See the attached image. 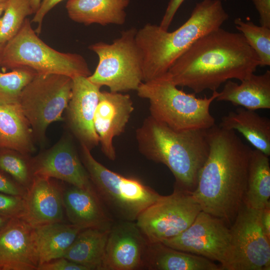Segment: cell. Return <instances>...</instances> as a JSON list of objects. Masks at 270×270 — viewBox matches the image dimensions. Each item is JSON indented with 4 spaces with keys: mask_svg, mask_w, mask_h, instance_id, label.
<instances>
[{
    "mask_svg": "<svg viewBox=\"0 0 270 270\" xmlns=\"http://www.w3.org/2000/svg\"><path fill=\"white\" fill-rule=\"evenodd\" d=\"M24 210V198L0 192V215L22 218Z\"/></svg>",
    "mask_w": 270,
    "mask_h": 270,
    "instance_id": "cell-32",
    "label": "cell"
},
{
    "mask_svg": "<svg viewBox=\"0 0 270 270\" xmlns=\"http://www.w3.org/2000/svg\"><path fill=\"white\" fill-rule=\"evenodd\" d=\"M258 66L256 54L240 32L220 28L198 39L167 72L176 86L198 94L216 91L230 79H246Z\"/></svg>",
    "mask_w": 270,
    "mask_h": 270,
    "instance_id": "cell-2",
    "label": "cell"
},
{
    "mask_svg": "<svg viewBox=\"0 0 270 270\" xmlns=\"http://www.w3.org/2000/svg\"><path fill=\"white\" fill-rule=\"evenodd\" d=\"M219 126L237 130L256 150L270 156V120L260 116L255 110L238 108L222 118Z\"/></svg>",
    "mask_w": 270,
    "mask_h": 270,
    "instance_id": "cell-24",
    "label": "cell"
},
{
    "mask_svg": "<svg viewBox=\"0 0 270 270\" xmlns=\"http://www.w3.org/2000/svg\"><path fill=\"white\" fill-rule=\"evenodd\" d=\"M11 219L8 217L0 215V230L4 228Z\"/></svg>",
    "mask_w": 270,
    "mask_h": 270,
    "instance_id": "cell-39",
    "label": "cell"
},
{
    "mask_svg": "<svg viewBox=\"0 0 270 270\" xmlns=\"http://www.w3.org/2000/svg\"><path fill=\"white\" fill-rule=\"evenodd\" d=\"M259 15L261 26L270 28V0H252Z\"/></svg>",
    "mask_w": 270,
    "mask_h": 270,
    "instance_id": "cell-37",
    "label": "cell"
},
{
    "mask_svg": "<svg viewBox=\"0 0 270 270\" xmlns=\"http://www.w3.org/2000/svg\"><path fill=\"white\" fill-rule=\"evenodd\" d=\"M34 14L30 0H8L0 18V44L4 45L14 36L26 18Z\"/></svg>",
    "mask_w": 270,
    "mask_h": 270,
    "instance_id": "cell-29",
    "label": "cell"
},
{
    "mask_svg": "<svg viewBox=\"0 0 270 270\" xmlns=\"http://www.w3.org/2000/svg\"><path fill=\"white\" fill-rule=\"evenodd\" d=\"M184 0H170L159 26L167 30L178 9Z\"/></svg>",
    "mask_w": 270,
    "mask_h": 270,
    "instance_id": "cell-36",
    "label": "cell"
},
{
    "mask_svg": "<svg viewBox=\"0 0 270 270\" xmlns=\"http://www.w3.org/2000/svg\"><path fill=\"white\" fill-rule=\"evenodd\" d=\"M72 78L60 74H36L22 90L18 104L34 138L42 142L54 122L63 120L72 96Z\"/></svg>",
    "mask_w": 270,
    "mask_h": 270,
    "instance_id": "cell-9",
    "label": "cell"
},
{
    "mask_svg": "<svg viewBox=\"0 0 270 270\" xmlns=\"http://www.w3.org/2000/svg\"><path fill=\"white\" fill-rule=\"evenodd\" d=\"M81 145L80 159L100 200L114 220L136 222L162 196L140 180L110 170Z\"/></svg>",
    "mask_w": 270,
    "mask_h": 270,
    "instance_id": "cell-6",
    "label": "cell"
},
{
    "mask_svg": "<svg viewBox=\"0 0 270 270\" xmlns=\"http://www.w3.org/2000/svg\"><path fill=\"white\" fill-rule=\"evenodd\" d=\"M33 132L18 104H0V148L31 154L36 150Z\"/></svg>",
    "mask_w": 270,
    "mask_h": 270,
    "instance_id": "cell-23",
    "label": "cell"
},
{
    "mask_svg": "<svg viewBox=\"0 0 270 270\" xmlns=\"http://www.w3.org/2000/svg\"><path fill=\"white\" fill-rule=\"evenodd\" d=\"M134 110L133 102L128 94L100 92L94 125L102 151L110 160L116 158L113 139L124 132Z\"/></svg>",
    "mask_w": 270,
    "mask_h": 270,
    "instance_id": "cell-16",
    "label": "cell"
},
{
    "mask_svg": "<svg viewBox=\"0 0 270 270\" xmlns=\"http://www.w3.org/2000/svg\"><path fill=\"white\" fill-rule=\"evenodd\" d=\"M136 31L131 28L122 31L111 44L100 42L89 46L98 58L94 72L88 76L92 82L106 86L112 92L136 91L143 82V58Z\"/></svg>",
    "mask_w": 270,
    "mask_h": 270,
    "instance_id": "cell-8",
    "label": "cell"
},
{
    "mask_svg": "<svg viewBox=\"0 0 270 270\" xmlns=\"http://www.w3.org/2000/svg\"><path fill=\"white\" fill-rule=\"evenodd\" d=\"M148 244L136 222L115 220L108 234L102 270L144 269Z\"/></svg>",
    "mask_w": 270,
    "mask_h": 270,
    "instance_id": "cell-13",
    "label": "cell"
},
{
    "mask_svg": "<svg viewBox=\"0 0 270 270\" xmlns=\"http://www.w3.org/2000/svg\"><path fill=\"white\" fill-rule=\"evenodd\" d=\"M240 82V84L226 82L215 100L254 110L270 108V70L260 75L254 74Z\"/></svg>",
    "mask_w": 270,
    "mask_h": 270,
    "instance_id": "cell-21",
    "label": "cell"
},
{
    "mask_svg": "<svg viewBox=\"0 0 270 270\" xmlns=\"http://www.w3.org/2000/svg\"><path fill=\"white\" fill-rule=\"evenodd\" d=\"M268 156L257 150L250 154L244 204L262 210L270 204V166Z\"/></svg>",
    "mask_w": 270,
    "mask_h": 270,
    "instance_id": "cell-27",
    "label": "cell"
},
{
    "mask_svg": "<svg viewBox=\"0 0 270 270\" xmlns=\"http://www.w3.org/2000/svg\"><path fill=\"white\" fill-rule=\"evenodd\" d=\"M63 191V204L71 224L84 228L110 229L114 219L94 188L84 189L70 184Z\"/></svg>",
    "mask_w": 270,
    "mask_h": 270,
    "instance_id": "cell-19",
    "label": "cell"
},
{
    "mask_svg": "<svg viewBox=\"0 0 270 270\" xmlns=\"http://www.w3.org/2000/svg\"><path fill=\"white\" fill-rule=\"evenodd\" d=\"M1 67L13 70L30 68L38 74H60L72 78L92 74L80 54L62 52L46 44L26 18L16 34L4 46Z\"/></svg>",
    "mask_w": 270,
    "mask_h": 270,
    "instance_id": "cell-7",
    "label": "cell"
},
{
    "mask_svg": "<svg viewBox=\"0 0 270 270\" xmlns=\"http://www.w3.org/2000/svg\"><path fill=\"white\" fill-rule=\"evenodd\" d=\"M62 0H41L40 6L32 20V22L38 24L35 30L38 34L41 32L42 25L44 16Z\"/></svg>",
    "mask_w": 270,
    "mask_h": 270,
    "instance_id": "cell-35",
    "label": "cell"
},
{
    "mask_svg": "<svg viewBox=\"0 0 270 270\" xmlns=\"http://www.w3.org/2000/svg\"><path fill=\"white\" fill-rule=\"evenodd\" d=\"M201 211L191 192L174 188L142 212L136 223L148 242H161L186 230Z\"/></svg>",
    "mask_w": 270,
    "mask_h": 270,
    "instance_id": "cell-10",
    "label": "cell"
},
{
    "mask_svg": "<svg viewBox=\"0 0 270 270\" xmlns=\"http://www.w3.org/2000/svg\"><path fill=\"white\" fill-rule=\"evenodd\" d=\"M130 0H68L66 8L73 21L90 25H122Z\"/></svg>",
    "mask_w": 270,
    "mask_h": 270,
    "instance_id": "cell-22",
    "label": "cell"
},
{
    "mask_svg": "<svg viewBox=\"0 0 270 270\" xmlns=\"http://www.w3.org/2000/svg\"><path fill=\"white\" fill-rule=\"evenodd\" d=\"M136 92L148 100L150 116L174 130H206L216 124L210 108L218 95L217 90L208 98H196L194 93L179 90L166 72L143 82Z\"/></svg>",
    "mask_w": 270,
    "mask_h": 270,
    "instance_id": "cell-5",
    "label": "cell"
},
{
    "mask_svg": "<svg viewBox=\"0 0 270 270\" xmlns=\"http://www.w3.org/2000/svg\"><path fill=\"white\" fill-rule=\"evenodd\" d=\"M34 176L50 178L84 189L94 188L70 139L64 138L32 158Z\"/></svg>",
    "mask_w": 270,
    "mask_h": 270,
    "instance_id": "cell-14",
    "label": "cell"
},
{
    "mask_svg": "<svg viewBox=\"0 0 270 270\" xmlns=\"http://www.w3.org/2000/svg\"><path fill=\"white\" fill-rule=\"evenodd\" d=\"M8 0H0V2H6Z\"/></svg>",
    "mask_w": 270,
    "mask_h": 270,
    "instance_id": "cell-43",
    "label": "cell"
},
{
    "mask_svg": "<svg viewBox=\"0 0 270 270\" xmlns=\"http://www.w3.org/2000/svg\"><path fill=\"white\" fill-rule=\"evenodd\" d=\"M261 223L264 234L270 238V204L262 210Z\"/></svg>",
    "mask_w": 270,
    "mask_h": 270,
    "instance_id": "cell-38",
    "label": "cell"
},
{
    "mask_svg": "<svg viewBox=\"0 0 270 270\" xmlns=\"http://www.w3.org/2000/svg\"><path fill=\"white\" fill-rule=\"evenodd\" d=\"M27 190L0 170V192L24 198Z\"/></svg>",
    "mask_w": 270,
    "mask_h": 270,
    "instance_id": "cell-33",
    "label": "cell"
},
{
    "mask_svg": "<svg viewBox=\"0 0 270 270\" xmlns=\"http://www.w3.org/2000/svg\"><path fill=\"white\" fill-rule=\"evenodd\" d=\"M209 153L192 194L202 211L230 227L244 204L252 149L236 132L214 125L206 130Z\"/></svg>",
    "mask_w": 270,
    "mask_h": 270,
    "instance_id": "cell-1",
    "label": "cell"
},
{
    "mask_svg": "<svg viewBox=\"0 0 270 270\" xmlns=\"http://www.w3.org/2000/svg\"><path fill=\"white\" fill-rule=\"evenodd\" d=\"M261 214L244 204L238 211L230 226V270H270V238L263 230Z\"/></svg>",
    "mask_w": 270,
    "mask_h": 270,
    "instance_id": "cell-12",
    "label": "cell"
},
{
    "mask_svg": "<svg viewBox=\"0 0 270 270\" xmlns=\"http://www.w3.org/2000/svg\"><path fill=\"white\" fill-rule=\"evenodd\" d=\"M7 1L5 2H0V18H1L6 8Z\"/></svg>",
    "mask_w": 270,
    "mask_h": 270,
    "instance_id": "cell-41",
    "label": "cell"
},
{
    "mask_svg": "<svg viewBox=\"0 0 270 270\" xmlns=\"http://www.w3.org/2000/svg\"><path fill=\"white\" fill-rule=\"evenodd\" d=\"M36 270H88L86 268L64 257L39 264Z\"/></svg>",
    "mask_w": 270,
    "mask_h": 270,
    "instance_id": "cell-34",
    "label": "cell"
},
{
    "mask_svg": "<svg viewBox=\"0 0 270 270\" xmlns=\"http://www.w3.org/2000/svg\"><path fill=\"white\" fill-rule=\"evenodd\" d=\"M110 230L83 229L62 257L85 266L88 270H102Z\"/></svg>",
    "mask_w": 270,
    "mask_h": 270,
    "instance_id": "cell-26",
    "label": "cell"
},
{
    "mask_svg": "<svg viewBox=\"0 0 270 270\" xmlns=\"http://www.w3.org/2000/svg\"><path fill=\"white\" fill-rule=\"evenodd\" d=\"M236 28L240 32L247 43L256 54L260 66H270V28L257 26L240 18L234 20Z\"/></svg>",
    "mask_w": 270,
    "mask_h": 270,
    "instance_id": "cell-30",
    "label": "cell"
},
{
    "mask_svg": "<svg viewBox=\"0 0 270 270\" xmlns=\"http://www.w3.org/2000/svg\"><path fill=\"white\" fill-rule=\"evenodd\" d=\"M228 17L221 0H202L196 3L188 20L173 32L150 23L137 30L136 39L143 58V82L166 74L194 42L220 28Z\"/></svg>",
    "mask_w": 270,
    "mask_h": 270,
    "instance_id": "cell-3",
    "label": "cell"
},
{
    "mask_svg": "<svg viewBox=\"0 0 270 270\" xmlns=\"http://www.w3.org/2000/svg\"><path fill=\"white\" fill-rule=\"evenodd\" d=\"M40 1L41 0H30L32 8L34 14L38 10L40 4Z\"/></svg>",
    "mask_w": 270,
    "mask_h": 270,
    "instance_id": "cell-40",
    "label": "cell"
},
{
    "mask_svg": "<svg viewBox=\"0 0 270 270\" xmlns=\"http://www.w3.org/2000/svg\"><path fill=\"white\" fill-rule=\"evenodd\" d=\"M4 46V45L0 44V67H1V62H2V58Z\"/></svg>",
    "mask_w": 270,
    "mask_h": 270,
    "instance_id": "cell-42",
    "label": "cell"
},
{
    "mask_svg": "<svg viewBox=\"0 0 270 270\" xmlns=\"http://www.w3.org/2000/svg\"><path fill=\"white\" fill-rule=\"evenodd\" d=\"M32 157L14 150L0 148V170L28 190L34 178Z\"/></svg>",
    "mask_w": 270,
    "mask_h": 270,
    "instance_id": "cell-28",
    "label": "cell"
},
{
    "mask_svg": "<svg viewBox=\"0 0 270 270\" xmlns=\"http://www.w3.org/2000/svg\"><path fill=\"white\" fill-rule=\"evenodd\" d=\"M72 80V96L66 108L68 124L80 144L91 150L99 144L94 119L100 87L87 76H76Z\"/></svg>",
    "mask_w": 270,
    "mask_h": 270,
    "instance_id": "cell-15",
    "label": "cell"
},
{
    "mask_svg": "<svg viewBox=\"0 0 270 270\" xmlns=\"http://www.w3.org/2000/svg\"><path fill=\"white\" fill-rule=\"evenodd\" d=\"M206 130H174L149 116L136 130L140 152L166 165L175 178L174 188L192 192L210 146Z\"/></svg>",
    "mask_w": 270,
    "mask_h": 270,
    "instance_id": "cell-4",
    "label": "cell"
},
{
    "mask_svg": "<svg viewBox=\"0 0 270 270\" xmlns=\"http://www.w3.org/2000/svg\"><path fill=\"white\" fill-rule=\"evenodd\" d=\"M144 269L223 270L220 264L206 258L176 250L162 242H148L144 254Z\"/></svg>",
    "mask_w": 270,
    "mask_h": 270,
    "instance_id": "cell-20",
    "label": "cell"
},
{
    "mask_svg": "<svg viewBox=\"0 0 270 270\" xmlns=\"http://www.w3.org/2000/svg\"><path fill=\"white\" fill-rule=\"evenodd\" d=\"M36 74L28 67L0 72V104H18L22 90Z\"/></svg>",
    "mask_w": 270,
    "mask_h": 270,
    "instance_id": "cell-31",
    "label": "cell"
},
{
    "mask_svg": "<svg viewBox=\"0 0 270 270\" xmlns=\"http://www.w3.org/2000/svg\"><path fill=\"white\" fill-rule=\"evenodd\" d=\"M54 180L34 176L27 190L22 218L34 228L63 221L64 188Z\"/></svg>",
    "mask_w": 270,
    "mask_h": 270,
    "instance_id": "cell-17",
    "label": "cell"
},
{
    "mask_svg": "<svg viewBox=\"0 0 270 270\" xmlns=\"http://www.w3.org/2000/svg\"><path fill=\"white\" fill-rule=\"evenodd\" d=\"M38 265L34 228L11 218L0 230V270H36Z\"/></svg>",
    "mask_w": 270,
    "mask_h": 270,
    "instance_id": "cell-18",
    "label": "cell"
},
{
    "mask_svg": "<svg viewBox=\"0 0 270 270\" xmlns=\"http://www.w3.org/2000/svg\"><path fill=\"white\" fill-rule=\"evenodd\" d=\"M34 229L39 265L62 257L78 234L84 228L71 223L59 222Z\"/></svg>",
    "mask_w": 270,
    "mask_h": 270,
    "instance_id": "cell-25",
    "label": "cell"
},
{
    "mask_svg": "<svg viewBox=\"0 0 270 270\" xmlns=\"http://www.w3.org/2000/svg\"><path fill=\"white\" fill-rule=\"evenodd\" d=\"M180 251L217 262L223 270H230L232 259L231 234L222 220L201 211L186 230L161 242Z\"/></svg>",
    "mask_w": 270,
    "mask_h": 270,
    "instance_id": "cell-11",
    "label": "cell"
}]
</instances>
